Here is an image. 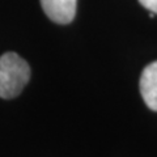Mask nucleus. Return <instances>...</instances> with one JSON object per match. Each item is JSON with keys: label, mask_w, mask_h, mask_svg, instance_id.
I'll list each match as a JSON object with an SVG mask.
<instances>
[{"label": "nucleus", "mask_w": 157, "mask_h": 157, "mask_svg": "<svg viewBox=\"0 0 157 157\" xmlns=\"http://www.w3.org/2000/svg\"><path fill=\"white\" fill-rule=\"evenodd\" d=\"M76 2L77 0H41V6L51 21L66 25L75 18Z\"/></svg>", "instance_id": "obj_2"}, {"label": "nucleus", "mask_w": 157, "mask_h": 157, "mask_svg": "<svg viewBox=\"0 0 157 157\" xmlns=\"http://www.w3.org/2000/svg\"><path fill=\"white\" fill-rule=\"evenodd\" d=\"M139 3L152 13L157 14V0H139Z\"/></svg>", "instance_id": "obj_4"}, {"label": "nucleus", "mask_w": 157, "mask_h": 157, "mask_svg": "<svg viewBox=\"0 0 157 157\" xmlns=\"http://www.w3.org/2000/svg\"><path fill=\"white\" fill-rule=\"evenodd\" d=\"M30 78L28 62L16 52H6L0 56V97L11 100L22 92Z\"/></svg>", "instance_id": "obj_1"}, {"label": "nucleus", "mask_w": 157, "mask_h": 157, "mask_svg": "<svg viewBox=\"0 0 157 157\" xmlns=\"http://www.w3.org/2000/svg\"><path fill=\"white\" fill-rule=\"evenodd\" d=\"M139 86L145 105L151 110L157 111V60L143 70Z\"/></svg>", "instance_id": "obj_3"}]
</instances>
